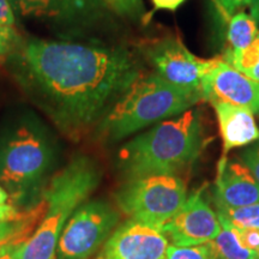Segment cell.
Instances as JSON below:
<instances>
[{
    "label": "cell",
    "mask_w": 259,
    "mask_h": 259,
    "mask_svg": "<svg viewBox=\"0 0 259 259\" xmlns=\"http://www.w3.org/2000/svg\"><path fill=\"white\" fill-rule=\"evenodd\" d=\"M226 38L228 42V50L238 52L245 50L253 42L259 32V27L251 14L238 11L229 18L226 24Z\"/></svg>",
    "instance_id": "obj_17"
},
{
    "label": "cell",
    "mask_w": 259,
    "mask_h": 259,
    "mask_svg": "<svg viewBox=\"0 0 259 259\" xmlns=\"http://www.w3.org/2000/svg\"><path fill=\"white\" fill-rule=\"evenodd\" d=\"M215 205L244 206L259 203V181L240 158L222 156L213 190Z\"/></svg>",
    "instance_id": "obj_13"
},
{
    "label": "cell",
    "mask_w": 259,
    "mask_h": 259,
    "mask_svg": "<svg viewBox=\"0 0 259 259\" xmlns=\"http://www.w3.org/2000/svg\"><path fill=\"white\" fill-rule=\"evenodd\" d=\"M45 210L46 203L42 199L31 209L23 211L19 219L0 223V255L12 248L23 247L36 231Z\"/></svg>",
    "instance_id": "obj_15"
},
{
    "label": "cell",
    "mask_w": 259,
    "mask_h": 259,
    "mask_svg": "<svg viewBox=\"0 0 259 259\" xmlns=\"http://www.w3.org/2000/svg\"><path fill=\"white\" fill-rule=\"evenodd\" d=\"M6 61L29 99L72 139L101 120L144 71L125 47L37 38L22 41Z\"/></svg>",
    "instance_id": "obj_1"
},
{
    "label": "cell",
    "mask_w": 259,
    "mask_h": 259,
    "mask_svg": "<svg viewBox=\"0 0 259 259\" xmlns=\"http://www.w3.org/2000/svg\"><path fill=\"white\" fill-rule=\"evenodd\" d=\"M21 248L22 247H16L8 252H5V253H3L2 255H0V259H21L19 258V252H21Z\"/></svg>",
    "instance_id": "obj_30"
},
{
    "label": "cell",
    "mask_w": 259,
    "mask_h": 259,
    "mask_svg": "<svg viewBox=\"0 0 259 259\" xmlns=\"http://www.w3.org/2000/svg\"><path fill=\"white\" fill-rule=\"evenodd\" d=\"M168 245L160 228L128 220L107 239L97 259H164Z\"/></svg>",
    "instance_id": "obj_10"
},
{
    "label": "cell",
    "mask_w": 259,
    "mask_h": 259,
    "mask_svg": "<svg viewBox=\"0 0 259 259\" xmlns=\"http://www.w3.org/2000/svg\"><path fill=\"white\" fill-rule=\"evenodd\" d=\"M160 229L171 245L197 246L212 241L221 231V223L200 189L187 197L179 211Z\"/></svg>",
    "instance_id": "obj_9"
},
{
    "label": "cell",
    "mask_w": 259,
    "mask_h": 259,
    "mask_svg": "<svg viewBox=\"0 0 259 259\" xmlns=\"http://www.w3.org/2000/svg\"><path fill=\"white\" fill-rule=\"evenodd\" d=\"M8 198H9V196H8V193H6V191L3 189L2 186H0V204L8 202Z\"/></svg>",
    "instance_id": "obj_31"
},
{
    "label": "cell",
    "mask_w": 259,
    "mask_h": 259,
    "mask_svg": "<svg viewBox=\"0 0 259 259\" xmlns=\"http://www.w3.org/2000/svg\"><path fill=\"white\" fill-rule=\"evenodd\" d=\"M240 160L251 173L253 174L255 179L259 181V139L248 145L240 155Z\"/></svg>",
    "instance_id": "obj_24"
},
{
    "label": "cell",
    "mask_w": 259,
    "mask_h": 259,
    "mask_svg": "<svg viewBox=\"0 0 259 259\" xmlns=\"http://www.w3.org/2000/svg\"><path fill=\"white\" fill-rule=\"evenodd\" d=\"M102 5L125 18H144L143 0H100Z\"/></svg>",
    "instance_id": "obj_22"
},
{
    "label": "cell",
    "mask_w": 259,
    "mask_h": 259,
    "mask_svg": "<svg viewBox=\"0 0 259 259\" xmlns=\"http://www.w3.org/2000/svg\"><path fill=\"white\" fill-rule=\"evenodd\" d=\"M164 259H216V255L210 242L197 246H176L169 244Z\"/></svg>",
    "instance_id": "obj_20"
},
{
    "label": "cell",
    "mask_w": 259,
    "mask_h": 259,
    "mask_svg": "<svg viewBox=\"0 0 259 259\" xmlns=\"http://www.w3.org/2000/svg\"><path fill=\"white\" fill-rule=\"evenodd\" d=\"M204 101H223L244 107L259 116V82L240 72L221 58L213 64L202 82Z\"/></svg>",
    "instance_id": "obj_11"
},
{
    "label": "cell",
    "mask_w": 259,
    "mask_h": 259,
    "mask_svg": "<svg viewBox=\"0 0 259 259\" xmlns=\"http://www.w3.org/2000/svg\"><path fill=\"white\" fill-rule=\"evenodd\" d=\"M56 157V139L35 115L19 116L0 132V181L10 189L35 185Z\"/></svg>",
    "instance_id": "obj_5"
},
{
    "label": "cell",
    "mask_w": 259,
    "mask_h": 259,
    "mask_svg": "<svg viewBox=\"0 0 259 259\" xmlns=\"http://www.w3.org/2000/svg\"><path fill=\"white\" fill-rule=\"evenodd\" d=\"M185 181L174 174L130 178L116 193V204L130 220L161 228L186 202Z\"/></svg>",
    "instance_id": "obj_6"
},
{
    "label": "cell",
    "mask_w": 259,
    "mask_h": 259,
    "mask_svg": "<svg viewBox=\"0 0 259 259\" xmlns=\"http://www.w3.org/2000/svg\"><path fill=\"white\" fill-rule=\"evenodd\" d=\"M236 231H238L239 238H240L242 244L250 250L259 253V229L236 228Z\"/></svg>",
    "instance_id": "obj_25"
},
{
    "label": "cell",
    "mask_w": 259,
    "mask_h": 259,
    "mask_svg": "<svg viewBox=\"0 0 259 259\" xmlns=\"http://www.w3.org/2000/svg\"><path fill=\"white\" fill-rule=\"evenodd\" d=\"M203 101L200 90L174 85L157 73L142 71L99 121V135L121 141L141 130L183 114Z\"/></svg>",
    "instance_id": "obj_3"
},
{
    "label": "cell",
    "mask_w": 259,
    "mask_h": 259,
    "mask_svg": "<svg viewBox=\"0 0 259 259\" xmlns=\"http://www.w3.org/2000/svg\"><path fill=\"white\" fill-rule=\"evenodd\" d=\"M0 31L14 45L15 50L21 45L22 40L17 30L16 14L9 0H0Z\"/></svg>",
    "instance_id": "obj_21"
},
{
    "label": "cell",
    "mask_w": 259,
    "mask_h": 259,
    "mask_svg": "<svg viewBox=\"0 0 259 259\" xmlns=\"http://www.w3.org/2000/svg\"><path fill=\"white\" fill-rule=\"evenodd\" d=\"M252 0H211L213 12L219 22L223 25L228 23L229 18L235 12L241 11V9L250 6Z\"/></svg>",
    "instance_id": "obj_23"
},
{
    "label": "cell",
    "mask_w": 259,
    "mask_h": 259,
    "mask_svg": "<svg viewBox=\"0 0 259 259\" xmlns=\"http://www.w3.org/2000/svg\"><path fill=\"white\" fill-rule=\"evenodd\" d=\"M210 103L218 118L223 145L222 156H227L233 149L248 147L259 139V126L251 111L218 100Z\"/></svg>",
    "instance_id": "obj_14"
},
{
    "label": "cell",
    "mask_w": 259,
    "mask_h": 259,
    "mask_svg": "<svg viewBox=\"0 0 259 259\" xmlns=\"http://www.w3.org/2000/svg\"><path fill=\"white\" fill-rule=\"evenodd\" d=\"M186 0H151L155 11H176Z\"/></svg>",
    "instance_id": "obj_27"
},
{
    "label": "cell",
    "mask_w": 259,
    "mask_h": 259,
    "mask_svg": "<svg viewBox=\"0 0 259 259\" xmlns=\"http://www.w3.org/2000/svg\"><path fill=\"white\" fill-rule=\"evenodd\" d=\"M119 219L111 204L102 200L83 203L61 232L56 259H88L111 236Z\"/></svg>",
    "instance_id": "obj_7"
},
{
    "label": "cell",
    "mask_w": 259,
    "mask_h": 259,
    "mask_svg": "<svg viewBox=\"0 0 259 259\" xmlns=\"http://www.w3.org/2000/svg\"><path fill=\"white\" fill-rule=\"evenodd\" d=\"M15 51L14 45L10 42L4 34L0 31V59H6L9 54Z\"/></svg>",
    "instance_id": "obj_28"
},
{
    "label": "cell",
    "mask_w": 259,
    "mask_h": 259,
    "mask_svg": "<svg viewBox=\"0 0 259 259\" xmlns=\"http://www.w3.org/2000/svg\"><path fill=\"white\" fill-rule=\"evenodd\" d=\"M250 12L259 27V0H252L250 4Z\"/></svg>",
    "instance_id": "obj_29"
},
{
    "label": "cell",
    "mask_w": 259,
    "mask_h": 259,
    "mask_svg": "<svg viewBox=\"0 0 259 259\" xmlns=\"http://www.w3.org/2000/svg\"><path fill=\"white\" fill-rule=\"evenodd\" d=\"M216 212L240 229H259V203L244 206L216 205Z\"/></svg>",
    "instance_id": "obj_19"
},
{
    "label": "cell",
    "mask_w": 259,
    "mask_h": 259,
    "mask_svg": "<svg viewBox=\"0 0 259 259\" xmlns=\"http://www.w3.org/2000/svg\"><path fill=\"white\" fill-rule=\"evenodd\" d=\"M222 59L234 69L259 82V32L250 46L238 52L226 51Z\"/></svg>",
    "instance_id": "obj_18"
},
{
    "label": "cell",
    "mask_w": 259,
    "mask_h": 259,
    "mask_svg": "<svg viewBox=\"0 0 259 259\" xmlns=\"http://www.w3.org/2000/svg\"><path fill=\"white\" fill-rule=\"evenodd\" d=\"M23 215V211H19L12 204L2 203L0 204V223L14 221Z\"/></svg>",
    "instance_id": "obj_26"
},
{
    "label": "cell",
    "mask_w": 259,
    "mask_h": 259,
    "mask_svg": "<svg viewBox=\"0 0 259 259\" xmlns=\"http://www.w3.org/2000/svg\"><path fill=\"white\" fill-rule=\"evenodd\" d=\"M218 216L221 223V231L210 241L216 259H259L258 252L250 250L242 244L235 227L219 213Z\"/></svg>",
    "instance_id": "obj_16"
},
{
    "label": "cell",
    "mask_w": 259,
    "mask_h": 259,
    "mask_svg": "<svg viewBox=\"0 0 259 259\" xmlns=\"http://www.w3.org/2000/svg\"><path fill=\"white\" fill-rule=\"evenodd\" d=\"M101 171L88 156H76L51 179L45 192L46 210L36 231L19 252L21 259H56L57 245L73 212L89 198Z\"/></svg>",
    "instance_id": "obj_4"
},
{
    "label": "cell",
    "mask_w": 259,
    "mask_h": 259,
    "mask_svg": "<svg viewBox=\"0 0 259 259\" xmlns=\"http://www.w3.org/2000/svg\"><path fill=\"white\" fill-rule=\"evenodd\" d=\"M142 52L161 78L181 88L200 92L204 76L213 64V59L204 60L194 56L176 37L160 38L144 45Z\"/></svg>",
    "instance_id": "obj_8"
},
{
    "label": "cell",
    "mask_w": 259,
    "mask_h": 259,
    "mask_svg": "<svg viewBox=\"0 0 259 259\" xmlns=\"http://www.w3.org/2000/svg\"><path fill=\"white\" fill-rule=\"evenodd\" d=\"M16 16L71 27L87 23L99 10L100 0H9Z\"/></svg>",
    "instance_id": "obj_12"
},
{
    "label": "cell",
    "mask_w": 259,
    "mask_h": 259,
    "mask_svg": "<svg viewBox=\"0 0 259 259\" xmlns=\"http://www.w3.org/2000/svg\"><path fill=\"white\" fill-rule=\"evenodd\" d=\"M205 145L203 113L190 108L151 126L119 150V166L128 178L174 174L190 168Z\"/></svg>",
    "instance_id": "obj_2"
}]
</instances>
